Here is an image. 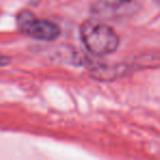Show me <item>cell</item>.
<instances>
[{
	"label": "cell",
	"mask_w": 160,
	"mask_h": 160,
	"mask_svg": "<svg viewBox=\"0 0 160 160\" xmlns=\"http://www.w3.org/2000/svg\"><path fill=\"white\" fill-rule=\"evenodd\" d=\"M80 36L88 51L97 56L113 53L120 44L115 31L98 21H85L80 28Z\"/></svg>",
	"instance_id": "cell-1"
},
{
	"label": "cell",
	"mask_w": 160,
	"mask_h": 160,
	"mask_svg": "<svg viewBox=\"0 0 160 160\" xmlns=\"http://www.w3.org/2000/svg\"><path fill=\"white\" fill-rule=\"evenodd\" d=\"M17 24L24 34L41 41H53L57 38L60 33L57 24L38 19L28 10H23L17 16Z\"/></svg>",
	"instance_id": "cell-2"
},
{
	"label": "cell",
	"mask_w": 160,
	"mask_h": 160,
	"mask_svg": "<svg viewBox=\"0 0 160 160\" xmlns=\"http://www.w3.org/2000/svg\"><path fill=\"white\" fill-rule=\"evenodd\" d=\"M116 3H120V5H126V3L132 2L133 0H114Z\"/></svg>",
	"instance_id": "cell-3"
},
{
	"label": "cell",
	"mask_w": 160,
	"mask_h": 160,
	"mask_svg": "<svg viewBox=\"0 0 160 160\" xmlns=\"http://www.w3.org/2000/svg\"><path fill=\"white\" fill-rule=\"evenodd\" d=\"M156 1H157V2H158V3H159V5H160V0H156Z\"/></svg>",
	"instance_id": "cell-4"
}]
</instances>
